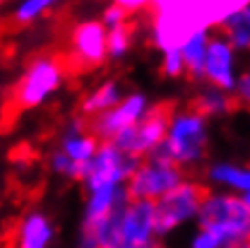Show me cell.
Returning a JSON list of instances; mask_svg holds the SVG:
<instances>
[{
	"label": "cell",
	"mask_w": 250,
	"mask_h": 248,
	"mask_svg": "<svg viewBox=\"0 0 250 248\" xmlns=\"http://www.w3.org/2000/svg\"><path fill=\"white\" fill-rule=\"evenodd\" d=\"M142 164V159H135L130 155H123L118 147H113L111 142H101L99 150L94 152L92 161L87 166V176L84 183L89 188V193L101 190V188H113L127 181L135 169Z\"/></svg>",
	"instance_id": "52a82bcc"
},
{
	"label": "cell",
	"mask_w": 250,
	"mask_h": 248,
	"mask_svg": "<svg viewBox=\"0 0 250 248\" xmlns=\"http://www.w3.org/2000/svg\"><path fill=\"white\" fill-rule=\"evenodd\" d=\"M219 27L224 31V39L231 46L250 48V7L248 5H243L238 12H233L231 17H226Z\"/></svg>",
	"instance_id": "ac0fdd59"
},
{
	"label": "cell",
	"mask_w": 250,
	"mask_h": 248,
	"mask_svg": "<svg viewBox=\"0 0 250 248\" xmlns=\"http://www.w3.org/2000/svg\"><path fill=\"white\" fill-rule=\"evenodd\" d=\"M243 2H154L152 39L159 51H178L197 31H207L238 12Z\"/></svg>",
	"instance_id": "6da1fadb"
},
{
	"label": "cell",
	"mask_w": 250,
	"mask_h": 248,
	"mask_svg": "<svg viewBox=\"0 0 250 248\" xmlns=\"http://www.w3.org/2000/svg\"><path fill=\"white\" fill-rule=\"evenodd\" d=\"M118 5H121V10L125 15H132V10H142L145 7V2H140V0H121Z\"/></svg>",
	"instance_id": "484cf974"
},
{
	"label": "cell",
	"mask_w": 250,
	"mask_h": 248,
	"mask_svg": "<svg viewBox=\"0 0 250 248\" xmlns=\"http://www.w3.org/2000/svg\"><path fill=\"white\" fill-rule=\"evenodd\" d=\"M62 75H65V65L61 58H56V56L34 58L27 68V72L22 75V80L15 85L12 106L24 111V109H34V106L43 104L61 87Z\"/></svg>",
	"instance_id": "277c9868"
},
{
	"label": "cell",
	"mask_w": 250,
	"mask_h": 248,
	"mask_svg": "<svg viewBox=\"0 0 250 248\" xmlns=\"http://www.w3.org/2000/svg\"><path fill=\"white\" fill-rule=\"evenodd\" d=\"M207 31H197L188 39L186 44L178 48L181 58L186 65V72H190V77H202V68H205V53H207Z\"/></svg>",
	"instance_id": "d6986e66"
},
{
	"label": "cell",
	"mask_w": 250,
	"mask_h": 248,
	"mask_svg": "<svg viewBox=\"0 0 250 248\" xmlns=\"http://www.w3.org/2000/svg\"><path fill=\"white\" fill-rule=\"evenodd\" d=\"M183 169L171 166V164H159V161H142L135 174L127 179V198L130 200H147L156 203L166 193L183 183Z\"/></svg>",
	"instance_id": "ba28073f"
},
{
	"label": "cell",
	"mask_w": 250,
	"mask_h": 248,
	"mask_svg": "<svg viewBox=\"0 0 250 248\" xmlns=\"http://www.w3.org/2000/svg\"><path fill=\"white\" fill-rule=\"evenodd\" d=\"M101 24H104V29H106V31L118 29V27L127 24V15L121 10V5L116 2V5L106 7V12H104V17H101Z\"/></svg>",
	"instance_id": "603a6c76"
},
{
	"label": "cell",
	"mask_w": 250,
	"mask_h": 248,
	"mask_svg": "<svg viewBox=\"0 0 250 248\" xmlns=\"http://www.w3.org/2000/svg\"><path fill=\"white\" fill-rule=\"evenodd\" d=\"M154 239V203L130 200L118 222V248H159Z\"/></svg>",
	"instance_id": "30bf717a"
},
{
	"label": "cell",
	"mask_w": 250,
	"mask_h": 248,
	"mask_svg": "<svg viewBox=\"0 0 250 248\" xmlns=\"http://www.w3.org/2000/svg\"><path fill=\"white\" fill-rule=\"evenodd\" d=\"M173 116H176L173 104H156L145 113V118L140 123L123 130L111 145L118 147L123 155H130L135 159H142V155L149 157L166 140V133H168Z\"/></svg>",
	"instance_id": "5b68a950"
},
{
	"label": "cell",
	"mask_w": 250,
	"mask_h": 248,
	"mask_svg": "<svg viewBox=\"0 0 250 248\" xmlns=\"http://www.w3.org/2000/svg\"><path fill=\"white\" fill-rule=\"evenodd\" d=\"M161 70H164V75H168V77H181V75L186 72V65H183V58H181V51H168V53H164Z\"/></svg>",
	"instance_id": "cb8c5ba5"
},
{
	"label": "cell",
	"mask_w": 250,
	"mask_h": 248,
	"mask_svg": "<svg viewBox=\"0 0 250 248\" xmlns=\"http://www.w3.org/2000/svg\"><path fill=\"white\" fill-rule=\"evenodd\" d=\"M53 241V224L43 212H29L15 231L12 248H48Z\"/></svg>",
	"instance_id": "4fadbf2b"
},
{
	"label": "cell",
	"mask_w": 250,
	"mask_h": 248,
	"mask_svg": "<svg viewBox=\"0 0 250 248\" xmlns=\"http://www.w3.org/2000/svg\"><path fill=\"white\" fill-rule=\"evenodd\" d=\"M130 39H132V27L130 24L106 31V56L108 58H123L130 51Z\"/></svg>",
	"instance_id": "44dd1931"
},
{
	"label": "cell",
	"mask_w": 250,
	"mask_h": 248,
	"mask_svg": "<svg viewBox=\"0 0 250 248\" xmlns=\"http://www.w3.org/2000/svg\"><path fill=\"white\" fill-rule=\"evenodd\" d=\"M233 46L224 39L214 36L207 41V53H205V68L202 77L212 82L214 90L231 92L233 90Z\"/></svg>",
	"instance_id": "7c38bea8"
},
{
	"label": "cell",
	"mask_w": 250,
	"mask_h": 248,
	"mask_svg": "<svg viewBox=\"0 0 250 248\" xmlns=\"http://www.w3.org/2000/svg\"><path fill=\"white\" fill-rule=\"evenodd\" d=\"M238 106V99L231 96L229 92H221V90H214V87H207L197 94L190 104V111L200 113L202 118L207 116H217V113H229Z\"/></svg>",
	"instance_id": "e0dca14e"
},
{
	"label": "cell",
	"mask_w": 250,
	"mask_h": 248,
	"mask_svg": "<svg viewBox=\"0 0 250 248\" xmlns=\"http://www.w3.org/2000/svg\"><path fill=\"white\" fill-rule=\"evenodd\" d=\"M53 7V2L51 0H27V2H22V5H17V10L12 12V20L17 22V24H29L34 20H39L46 10H51Z\"/></svg>",
	"instance_id": "7402d4cb"
},
{
	"label": "cell",
	"mask_w": 250,
	"mask_h": 248,
	"mask_svg": "<svg viewBox=\"0 0 250 248\" xmlns=\"http://www.w3.org/2000/svg\"><path fill=\"white\" fill-rule=\"evenodd\" d=\"M82 128H84L82 121H75V123L67 128V133H65V137H62L61 152L67 157L75 166L87 169L89 161H92L94 152L99 150V142L94 140L87 130H82Z\"/></svg>",
	"instance_id": "9a60e30c"
},
{
	"label": "cell",
	"mask_w": 250,
	"mask_h": 248,
	"mask_svg": "<svg viewBox=\"0 0 250 248\" xmlns=\"http://www.w3.org/2000/svg\"><path fill=\"white\" fill-rule=\"evenodd\" d=\"M200 229L217 236L221 248L250 241V207L236 195H212L200 207Z\"/></svg>",
	"instance_id": "3957f363"
},
{
	"label": "cell",
	"mask_w": 250,
	"mask_h": 248,
	"mask_svg": "<svg viewBox=\"0 0 250 248\" xmlns=\"http://www.w3.org/2000/svg\"><path fill=\"white\" fill-rule=\"evenodd\" d=\"M207 198H209L207 186H202L197 181H183L178 188H173L171 193L159 198L154 203V234L164 236V234L173 231L178 224L197 217L200 207Z\"/></svg>",
	"instance_id": "8992f818"
},
{
	"label": "cell",
	"mask_w": 250,
	"mask_h": 248,
	"mask_svg": "<svg viewBox=\"0 0 250 248\" xmlns=\"http://www.w3.org/2000/svg\"><path fill=\"white\" fill-rule=\"evenodd\" d=\"M147 111H149V109H147V99H145L142 94H130V96L121 99V104L113 106L111 111H106V113L92 118L87 133L92 135L96 142H99V140H101V142H113L123 130L140 123Z\"/></svg>",
	"instance_id": "9c48e42d"
},
{
	"label": "cell",
	"mask_w": 250,
	"mask_h": 248,
	"mask_svg": "<svg viewBox=\"0 0 250 248\" xmlns=\"http://www.w3.org/2000/svg\"><path fill=\"white\" fill-rule=\"evenodd\" d=\"M238 94H241V99L246 104H250V75H243L238 80Z\"/></svg>",
	"instance_id": "d4e9b609"
},
{
	"label": "cell",
	"mask_w": 250,
	"mask_h": 248,
	"mask_svg": "<svg viewBox=\"0 0 250 248\" xmlns=\"http://www.w3.org/2000/svg\"><path fill=\"white\" fill-rule=\"evenodd\" d=\"M80 248H99V244L94 241L89 234H84V231H82V239H80Z\"/></svg>",
	"instance_id": "4316f807"
},
{
	"label": "cell",
	"mask_w": 250,
	"mask_h": 248,
	"mask_svg": "<svg viewBox=\"0 0 250 248\" xmlns=\"http://www.w3.org/2000/svg\"><path fill=\"white\" fill-rule=\"evenodd\" d=\"M118 104H121V87H118L116 80H108V82H101L96 90H92V92L82 99L80 113H82V118H89V121H92L96 116L111 111V109L118 106Z\"/></svg>",
	"instance_id": "2e32d148"
},
{
	"label": "cell",
	"mask_w": 250,
	"mask_h": 248,
	"mask_svg": "<svg viewBox=\"0 0 250 248\" xmlns=\"http://www.w3.org/2000/svg\"><path fill=\"white\" fill-rule=\"evenodd\" d=\"M130 203L127 190L123 186L113 188H101L89 193V203H87V212H84V226H94L108 215H113L118 207H125Z\"/></svg>",
	"instance_id": "5bb4252c"
},
{
	"label": "cell",
	"mask_w": 250,
	"mask_h": 248,
	"mask_svg": "<svg viewBox=\"0 0 250 248\" xmlns=\"http://www.w3.org/2000/svg\"><path fill=\"white\" fill-rule=\"evenodd\" d=\"M70 46H72V61L80 68H99L108 58L106 56V29L96 20L80 22L72 29Z\"/></svg>",
	"instance_id": "8fae6325"
},
{
	"label": "cell",
	"mask_w": 250,
	"mask_h": 248,
	"mask_svg": "<svg viewBox=\"0 0 250 248\" xmlns=\"http://www.w3.org/2000/svg\"><path fill=\"white\" fill-rule=\"evenodd\" d=\"M205 145H207V118L188 109L173 116L166 140L149 155V161L183 169L190 164H197L205 157Z\"/></svg>",
	"instance_id": "7a4b0ae2"
},
{
	"label": "cell",
	"mask_w": 250,
	"mask_h": 248,
	"mask_svg": "<svg viewBox=\"0 0 250 248\" xmlns=\"http://www.w3.org/2000/svg\"><path fill=\"white\" fill-rule=\"evenodd\" d=\"M243 200H246V203H248V207H250V193H248V198H243Z\"/></svg>",
	"instance_id": "83f0119b"
},
{
	"label": "cell",
	"mask_w": 250,
	"mask_h": 248,
	"mask_svg": "<svg viewBox=\"0 0 250 248\" xmlns=\"http://www.w3.org/2000/svg\"><path fill=\"white\" fill-rule=\"evenodd\" d=\"M209 179L224 183V186L238 188V190H248L250 193V171L241 166H231V164H219L209 169Z\"/></svg>",
	"instance_id": "ffe728a7"
}]
</instances>
